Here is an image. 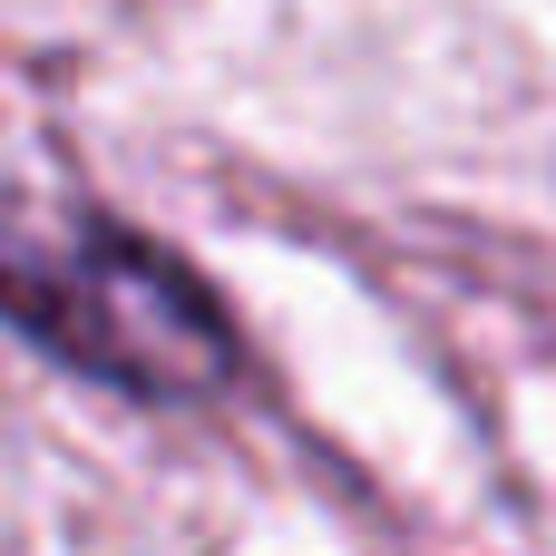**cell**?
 <instances>
[{
  "instance_id": "1",
  "label": "cell",
  "mask_w": 556,
  "mask_h": 556,
  "mask_svg": "<svg viewBox=\"0 0 556 556\" xmlns=\"http://www.w3.org/2000/svg\"><path fill=\"white\" fill-rule=\"evenodd\" d=\"M0 313L59 352L68 371L156 401V410H195L244 371L235 313L137 225L98 215V205H0Z\"/></svg>"
}]
</instances>
